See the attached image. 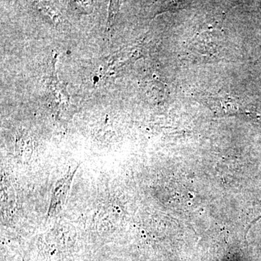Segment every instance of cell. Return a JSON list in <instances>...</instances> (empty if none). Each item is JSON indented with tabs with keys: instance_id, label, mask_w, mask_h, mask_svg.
Returning a JSON list of instances; mask_svg holds the SVG:
<instances>
[{
	"instance_id": "2",
	"label": "cell",
	"mask_w": 261,
	"mask_h": 261,
	"mask_svg": "<svg viewBox=\"0 0 261 261\" xmlns=\"http://www.w3.org/2000/svg\"><path fill=\"white\" fill-rule=\"evenodd\" d=\"M116 2L111 1V3H110V8H109V16H108V25H107V29L108 31H110L111 27H113V23H114V19L115 17L117 14V11H116Z\"/></svg>"
},
{
	"instance_id": "1",
	"label": "cell",
	"mask_w": 261,
	"mask_h": 261,
	"mask_svg": "<svg viewBox=\"0 0 261 261\" xmlns=\"http://www.w3.org/2000/svg\"><path fill=\"white\" fill-rule=\"evenodd\" d=\"M80 165L75 169L70 170L68 173L57 182L51 196L48 215L50 217L56 216L63 210L68 199L72 181Z\"/></svg>"
}]
</instances>
